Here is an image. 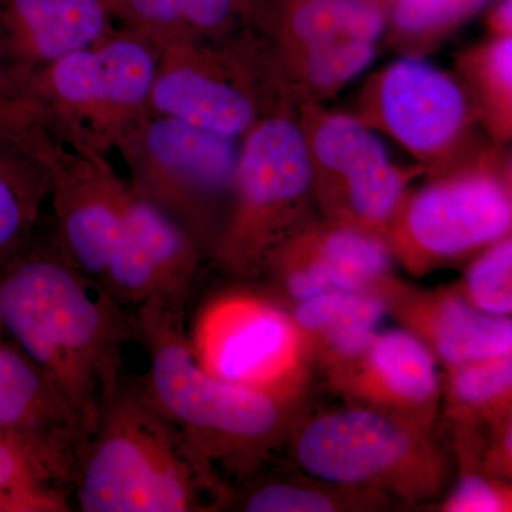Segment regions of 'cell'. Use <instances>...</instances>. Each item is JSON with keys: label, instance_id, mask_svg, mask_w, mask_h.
Listing matches in <instances>:
<instances>
[{"label": "cell", "instance_id": "obj_16", "mask_svg": "<svg viewBox=\"0 0 512 512\" xmlns=\"http://www.w3.org/2000/svg\"><path fill=\"white\" fill-rule=\"evenodd\" d=\"M436 355L410 329L379 330L362 355L345 363L357 369L359 393L403 412H426L439 399Z\"/></svg>", "mask_w": 512, "mask_h": 512}, {"label": "cell", "instance_id": "obj_27", "mask_svg": "<svg viewBox=\"0 0 512 512\" xmlns=\"http://www.w3.org/2000/svg\"><path fill=\"white\" fill-rule=\"evenodd\" d=\"M375 43L343 42L305 49V74L316 89L335 90L365 72L375 59Z\"/></svg>", "mask_w": 512, "mask_h": 512}, {"label": "cell", "instance_id": "obj_18", "mask_svg": "<svg viewBox=\"0 0 512 512\" xmlns=\"http://www.w3.org/2000/svg\"><path fill=\"white\" fill-rule=\"evenodd\" d=\"M386 315L387 302L370 289L330 291L299 302L293 323L345 365L362 355Z\"/></svg>", "mask_w": 512, "mask_h": 512}, {"label": "cell", "instance_id": "obj_2", "mask_svg": "<svg viewBox=\"0 0 512 512\" xmlns=\"http://www.w3.org/2000/svg\"><path fill=\"white\" fill-rule=\"evenodd\" d=\"M207 461L140 387L121 383L101 413L72 487L83 512L198 510Z\"/></svg>", "mask_w": 512, "mask_h": 512}, {"label": "cell", "instance_id": "obj_11", "mask_svg": "<svg viewBox=\"0 0 512 512\" xmlns=\"http://www.w3.org/2000/svg\"><path fill=\"white\" fill-rule=\"evenodd\" d=\"M511 222L503 185L487 175H467L420 191L407 207L404 232L423 254L451 258L504 238Z\"/></svg>", "mask_w": 512, "mask_h": 512}, {"label": "cell", "instance_id": "obj_15", "mask_svg": "<svg viewBox=\"0 0 512 512\" xmlns=\"http://www.w3.org/2000/svg\"><path fill=\"white\" fill-rule=\"evenodd\" d=\"M309 151L316 163L345 180L350 207L360 220L382 224L392 217L402 198L404 175L369 128L352 117H325Z\"/></svg>", "mask_w": 512, "mask_h": 512}, {"label": "cell", "instance_id": "obj_4", "mask_svg": "<svg viewBox=\"0 0 512 512\" xmlns=\"http://www.w3.org/2000/svg\"><path fill=\"white\" fill-rule=\"evenodd\" d=\"M296 460L315 480L335 485H377L394 490L429 488L436 458L426 440L403 420L356 407L325 414L296 441Z\"/></svg>", "mask_w": 512, "mask_h": 512}, {"label": "cell", "instance_id": "obj_9", "mask_svg": "<svg viewBox=\"0 0 512 512\" xmlns=\"http://www.w3.org/2000/svg\"><path fill=\"white\" fill-rule=\"evenodd\" d=\"M195 356L212 375L268 390L291 366L298 328L288 316L265 303L229 298L202 316ZM269 392V390H268Z\"/></svg>", "mask_w": 512, "mask_h": 512}, {"label": "cell", "instance_id": "obj_25", "mask_svg": "<svg viewBox=\"0 0 512 512\" xmlns=\"http://www.w3.org/2000/svg\"><path fill=\"white\" fill-rule=\"evenodd\" d=\"M467 301L477 309L500 318L512 312V244L501 238L468 268Z\"/></svg>", "mask_w": 512, "mask_h": 512}, {"label": "cell", "instance_id": "obj_21", "mask_svg": "<svg viewBox=\"0 0 512 512\" xmlns=\"http://www.w3.org/2000/svg\"><path fill=\"white\" fill-rule=\"evenodd\" d=\"M114 20L157 45L190 42L195 33L220 29L235 0H109Z\"/></svg>", "mask_w": 512, "mask_h": 512}, {"label": "cell", "instance_id": "obj_14", "mask_svg": "<svg viewBox=\"0 0 512 512\" xmlns=\"http://www.w3.org/2000/svg\"><path fill=\"white\" fill-rule=\"evenodd\" d=\"M386 127L414 153H433L460 133L466 97L447 74L417 59L392 64L380 84Z\"/></svg>", "mask_w": 512, "mask_h": 512}, {"label": "cell", "instance_id": "obj_6", "mask_svg": "<svg viewBox=\"0 0 512 512\" xmlns=\"http://www.w3.org/2000/svg\"><path fill=\"white\" fill-rule=\"evenodd\" d=\"M160 47L124 28L57 60L35 79L66 121L89 123L111 140L148 111Z\"/></svg>", "mask_w": 512, "mask_h": 512}, {"label": "cell", "instance_id": "obj_17", "mask_svg": "<svg viewBox=\"0 0 512 512\" xmlns=\"http://www.w3.org/2000/svg\"><path fill=\"white\" fill-rule=\"evenodd\" d=\"M419 312L420 338L450 367L512 352L511 319L480 311L467 299L440 296Z\"/></svg>", "mask_w": 512, "mask_h": 512}, {"label": "cell", "instance_id": "obj_1", "mask_svg": "<svg viewBox=\"0 0 512 512\" xmlns=\"http://www.w3.org/2000/svg\"><path fill=\"white\" fill-rule=\"evenodd\" d=\"M0 329L59 390L93 434L121 386L133 319L62 252L20 248L0 264Z\"/></svg>", "mask_w": 512, "mask_h": 512}, {"label": "cell", "instance_id": "obj_26", "mask_svg": "<svg viewBox=\"0 0 512 512\" xmlns=\"http://www.w3.org/2000/svg\"><path fill=\"white\" fill-rule=\"evenodd\" d=\"M511 387V353L451 367V394L461 406L476 410L490 409L507 402Z\"/></svg>", "mask_w": 512, "mask_h": 512}, {"label": "cell", "instance_id": "obj_20", "mask_svg": "<svg viewBox=\"0 0 512 512\" xmlns=\"http://www.w3.org/2000/svg\"><path fill=\"white\" fill-rule=\"evenodd\" d=\"M16 138L0 133V264L25 247L50 195L49 173Z\"/></svg>", "mask_w": 512, "mask_h": 512}, {"label": "cell", "instance_id": "obj_30", "mask_svg": "<svg viewBox=\"0 0 512 512\" xmlns=\"http://www.w3.org/2000/svg\"><path fill=\"white\" fill-rule=\"evenodd\" d=\"M444 507L450 512L505 511L507 497L484 477L468 474L461 478Z\"/></svg>", "mask_w": 512, "mask_h": 512}, {"label": "cell", "instance_id": "obj_31", "mask_svg": "<svg viewBox=\"0 0 512 512\" xmlns=\"http://www.w3.org/2000/svg\"><path fill=\"white\" fill-rule=\"evenodd\" d=\"M485 89L495 97V101L511 104L512 87V40L511 37L495 42L484 52Z\"/></svg>", "mask_w": 512, "mask_h": 512}, {"label": "cell", "instance_id": "obj_22", "mask_svg": "<svg viewBox=\"0 0 512 512\" xmlns=\"http://www.w3.org/2000/svg\"><path fill=\"white\" fill-rule=\"evenodd\" d=\"M389 249L380 239L353 229H336L320 239L306 271L320 292L367 291L387 274Z\"/></svg>", "mask_w": 512, "mask_h": 512}, {"label": "cell", "instance_id": "obj_24", "mask_svg": "<svg viewBox=\"0 0 512 512\" xmlns=\"http://www.w3.org/2000/svg\"><path fill=\"white\" fill-rule=\"evenodd\" d=\"M70 495L25 448L0 437V512L72 511Z\"/></svg>", "mask_w": 512, "mask_h": 512}, {"label": "cell", "instance_id": "obj_12", "mask_svg": "<svg viewBox=\"0 0 512 512\" xmlns=\"http://www.w3.org/2000/svg\"><path fill=\"white\" fill-rule=\"evenodd\" d=\"M49 177L60 252L101 284L123 224L128 187L106 165L56 168Z\"/></svg>", "mask_w": 512, "mask_h": 512}, {"label": "cell", "instance_id": "obj_8", "mask_svg": "<svg viewBox=\"0 0 512 512\" xmlns=\"http://www.w3.org/2000/svg\"><path fill=\"white\" fill-rule=\"evenodd\" d=\"M89 427L0 329V437L25 448L72 493Z\"/></svg>", "mask_w": 512, "mask_h": 512}, {"label": "cell", "instance_id": "obj_29", "mask_svg": "<svg viewBox=\"0 0 512 512\" xmlns=\"http://www.w3.org/2000/svg\"><path fill=\"white\" fill-rule=\"evenodd\" d=\"M244 510L248 512H333L338 504L330 495L295 487V485L271 484L249 495Z\"/></svg>", "mask_w": 512, "mask_h": 512}, {"label": "cell", "instance_id": "obj_5", "mask_svg": "<svg viewBox=\"0 0 512 512\" xmlns=\"http://www.w3.org/2000/svg\"><path fill=\"white\" fill-rule=\"evenodd\" d=\"M114 143L131 168L128 188L183 228L202 202L234 188L239 156L234 140L147 111Z\"/></svg>", "mask_w": 512, "mask_h": 512}, {"label": "cell", "instance_id": "obj_19", "mask_svg": "<svg viewBox=\"0 0 512 512\" xmlns=\"http://www.w3.org/2000/svg\"><path fill=\"white\" fill-rule=\"evenodd\" d=\"M123 218L156 272L160 285L158 298L181 308L197 265L190 234L171 215L130 188L124 201Z\"/></svg>", "mask_w": 512, "mask_h": 512}, {"label": "cell", "instance_id": "obj_10", "mask_svg": "<svg viewBox=\"0 0 512 512\" xmlns=\"http://www.w3.org/2000/svg\"><path fill=\"white\" fill-rule=\"evenodd\" d=\"M109 0H0V74L36 77L113 32Z\"/></svg>", "mask_w": 512, "mask_h": 512}, {"label": "cell", "instance_id": "obj_7", "mask_svg": "<svg viewBox=\"0 0 512 512\" xmlns=\"http://www.w3.org/2000/svg\"><path fill=\"white\" fill-rule=\"evenodd\" d=\"M312 178L309 143L298 127L284 119L254 124L239 151L237 210L222 245L224 258L234 265L256 258L272 215L305 194Z\"/></svg>", "mask_w": 512, "mask_h": 512}, {"label": "cell", "instance_id": "obj_3", "mask_svg": "<svg viewBox=\"0 0 512 512\" xmlns=\"http://www.w3.org/2000/svg\"><path fill=\"white\" fill-rule=\"evenodd\" d=\"M133 323L148 356L141 389L205 461L251 453L274 436L281 424L275 397L204 369L185 338L181 308L153 298L138 306Z\"/></svg>", "mask_w": 512, "mask_h": 512}, {"label": "cell", "instance_id": "obj_13", "mask_svg": "<svg viewBox=\"0 0 512 512\" xmlns=\"http://www.w3.org/2000/svg\"><path fill=\"white\" fill-rule=\"evenodd\" d=\"M156 79L148 111L171 117L207 133L235 140L255 124L251 99L201 60H194L187 42L158 45Z\"/></svg>", "mask_w": 512, "mask_h": 512}, {"label": "cell", "instance_id": "obj_23", "mask_svg": "<svg viewBox=\"0 0 512 512\" xmlns=\"http://www.w3.org/2000/svg\"><path fill=\"white\" fill-rule=\"evenodd\" d=\"M382 10L366 0H308L293 13L292 32L302 49L343 42L376 43Z\"/></svg>", "mask_w": 512, "mask_h": 512}, {"label": "cell", "instance_id": "obj_32", "mask_svg": "<svg viewBox=\"0 0 512 512\" xmlns=\"http://www.w3.org/2000/svg\"><path fill=\"white\" fill-rule=\"evenodd\" d=\"M511 0H504L497 13V25L504 30L511 28Z\"/></svg>", "mask_w": 512, "mask_h": 512}, {"label": "cell", "instance_id": "obj_28", "mask_svg": "<svg viewBox=\"0 0 512 512\" xmlns=\"http://www.w3.org/2000/svg\"><path fill=\"white\" fill-rule=\"evenodd\" d=\"M488 0H399L394 12L397 25L420 33L446 26L483 8Z\"/></svg>", "mask_w": 512, "mask_h": 512}]
</instances>
